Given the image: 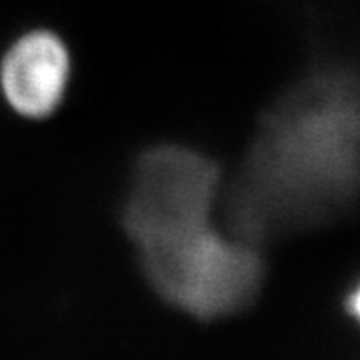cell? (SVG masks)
I'll return each mask as SVG.
<instances>
[{
	"instance_id": "cell-1",
	"label": "cell",
	"mask_w": 360,
	"mask_h": 360,
	"mask_svg": "<svg viewBox=\"0 0 360 360\" xmlns=\"http://www.w3.org/2000/svg\"><path fill=\"white\" fill-rule=\"evenodd\" d=\"M359 193V80L322 63L260 116L236 174L222 182V229L262 246L345 219Z\"/></svg>"
},
{
	"instance_id": "cell-4",
	"label": "cell",
	"mask_w": 360,
	"mask_h": 360,
	"mask_svg": "<svg viewBox=\"0 0 360 360\" xmlns=\"http://www.w3.org/2000/svg\"><path fill=\"white\" fill-rule=\"evenodd\" d=\"M348 310L352 316H359V290L354 288L352 295H350V300H348Z\"/></svg>"
},
{
	"instance_id": "cell-2",
	"label": "cell",
	"mask_w": 360,
	"mask_h": 360,
	"mask_svg": "<svg viewBox=\"0 0 360 360\" xmlns=\"http://www.w3.org/2000/svg\"><path fill=\"white\" fill-rule=\"evenodd\" d=\"M220 186L214 158L156 144L139 156L122 208V226L153 290L200 321L248 309L266 272L260 248L217 224Z\"/></svg>"
},
{
	"instance_id": "cell-3",
	"label": "cell",
	"mask_w": 360,
	"mask_h": 360,
	"mask_svg": "<svg viewBox=\"0 0 360 360\" xmlns=\"http://www.w3.org/2000/svg\"><path fill=\"white\" fill-rule=\"evenodd\" d=\"M70 68V52L58 34L26 32L2 56V96L14 112L26 118L51 116L65 98Z\"/></svg>"
}]
</instances>
